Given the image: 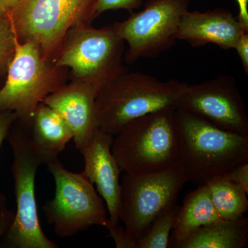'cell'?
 <instances>
[{
  "label": "cell",
  "instance_id": "cell-9",
  "mask_svg": "<svg viewBox=\"0 0 248 248\" xmlns=\"http://www.w3.org/2000/svg\"><path fill=\"white\" fill-rule=\"evenodd\" d=\"M185 183L179 164L159 172H125L121 184L119 218L135 245L156 217L177 203Z\"/></svg>",
  "mask_w": 248,
  "mask_h": 248
},
{
  "label": "cell",
  "instance_id": "cell-17",
  "mask_svg": "<svg viewBox=\"0 0 248 248\" xmlns=\"http://www.w3.org/2000/svg\"><path fill=\"white\" fill-rule=\"evenodd\" d=\"M248 241V218L215 222L202 227L173 248H244Z\"/></svg>",
  "mask_w": 248,
  "mask_h": 248
},
{
  "label": "cell",
  "instance_id": "cell-25",
  "mask_svg": "<svg viewBox=\"0 0 248 248\" xmlns=\"http://www.w3.org/2000/svg\"><path fill=\"white\" fill-rule=\"evenodd\" d=\"M17 120V115L11 110L0 112V147L6 140L10 129Z\"/></svg>",
  "mask_w": 248,
  "mask_h": 248
},
{
  "label": "cell",
  "instance_id": "cell-2",
  "mask_svg": "<svg viewBox=\"0 0 248 248\" xmlns=\"http://www.w3.org/2000/svg\"><path fill=\"white\" fill-rule=\"evenodd\" d=\"M187 84L176 79L161 81L140 72H124L98 90L95 109L99 129L115 136L135 119L176 108Z\"/></svg>",
  "mask_w": 248,
  "mask_h": 248
},
{
  "label": "cell",
  "instance_id": "cell-21",
  "mask_svg": "<svg viewBox=\"0 0 248 248\" xmlns=\"http://www.w3.org/2000/svg\"><path fill=\"white\" fill-rule=\"evenodd\" d=\"M143 0H96L94 9V18L108 11L124 9L132 12L138 9Z\"/></svg>",
  "mask_w": 248,
  "mask_h": 248
},
{
  "label": "cell",
  "instance_id": "cell-7",
  "mask_svg": "<svg viewBox=\"0 0 248 248\" xmlns=\"http://www.w3.org/2000/svg\"><path fill=\"white\" fill-rule=\"evenodd\" d=\"M67 69L46 60L31 42L17 40L14 58L0 87V112L11 110L30 125L36 108L67 83Z\"/></svg>",
  "mask_w": 248,
  "mask_h": 248
},
{
  "label": "cell",
  "instance_id": "cell-5",
  "mask_svg": "<svg viewBox=\"0 0 248 248\" xmlns=\"http://www.w3.org/2000/svg\"><path fill=\"white\" fill-rule=\"evenodd\" d=\"M124 42L111 25L97 29L80 23L67 32L54 64L70 70L71 80L98 89L128 68L124 64Z\"/></svg>",
  "mask_w": 248,
  "mask_h": 248
},
{
  "label": "cell",
  "instance_id": "cell-20",
  "mask_svg": "<svg viewBox=\"0 0 248 248\" xmlns=\"http://www.w3.org/2000/svg\"><path fill=\"white\" fill-rule=\"evenodd\" d=\"M17 40L9 16L0 17V87L4 82L14 58Z\"/></svg>",
  "mask_w": 248,
  "mask_h": 248
},
{
  "label": "cell",
  "instance_id": "cell-4",
  "mask_svg": "<svg viewBox=\"0 0 248 248\" xmlns=\"http://www.w3.org/2000/svg\"><path fill=\"white\" fill-rule=\"evenodd\" d=\"M175 108L164 109L135 119L114 136L112 154L128 173H153L179 163Z\"/></svg>",
  "mask_w": 248,
  "mask_h": 248
},
{
  "label": "cell",
  "instance_id": "cell-11",
  "mask_svg": "<svg viewBox=\"0 0 248 248\" xmlns=\"http://www.w3.org/2000/svg\"><path fill=\"white\" fill-rule=\"evenodd\" d=\"M176 109L200 116L226 131L248 136L246 104L233 76L222 75L187 84Z\"/></svg>",
  "mask_w": 248,
  "mask_h": 248
},
{
  "label": "cell",
  "instance_id": "cell-19",
  "mask_svg": "<svg viewBox=\"0 0 248 248\" xmlns=\"http://www.w3.org/2000/svg\"><path fill=\"white\" fill-rule=\"evenodd\" d=\"M179 208L177 203L174 204L156 217L148 231L137 241L136 248H169Z\"/></svg>",
  "mask_w": 248,
  "mask_h": 248
},
{
  "label": "cell",
  "instance_id": "cell-13",
  "mask_svg": "<svg viewBox=\"0 0 248 248\" xmlns=\"http://www.w3.org/2000/svg\"><path fill=\"white\" fill-rule=\"evenodd\" d=\"M113 138L99 129L81 153L84 160L82 172L96 186L98 194L106 202L110 223L119 224L122 170L111 150Z\"/></svg>",
  "mask_w": 248,
  "mask_h": 248
},
{
  "label": "cell",
  "instance_id": "cell-16",
  "mask_svg": "<svg viewBox=\"0 0 248 248\" xmlns=\"http://www.w3.org/2000/svg\"><path fill=\"white\" fill-rule=\"evenodd\" d=\"M221 220L223 219L214 206L208 187L205 184L199 186L187 194L178 210L169 248H174L199 228Z\"/></svg>",
  "mask_w": 248,
  "mask_h": 248
},
{
  "label": "cell",
  "instance_id": "cell-15",
  "mask_svg": "<svg viewBox=\"0 0 248 248\" xmlns=\"http://www.w3.org/2000/svg\"><path fill=\"white\" fill-rule=\"evenodd\" d=\"M30 136L48 163L58 159L73 139V132L66 121L44 102H41L34 112L30 124Z\"/></svg>",
  "mask_w": 248,
  "mask_h": 248
},
{
  "label": "cell",
  "instance_id": "cell-27",
  "mask_svg": "<svg viewBox=\"0 0 248 248\" xmlns=\"http://www.w3.org/2000/svg\"><path fill=\"white\" fill-rule=\"evenodd\" d=\"M239 7V14L236 16L246 30L248 31V0H236Z\"/></svg>",
  "mask_w": 248,
  "mask_h": 248
},
{
  "label": "cell",
  "instance_id": "cell-12",
  "mask_svg": "<svg viewBox=\"0 0 248 248\" xmlns=\"http://www.w3.org/2000/svg\"><path fill=\"white\" fill-rule=\"evenodd\" d=\"M98 90L92 84L71 80V82L63 84L43 101L66 121L80 153L99 130L95 109Z\"/></svg>",
  "mask_w": 248,
  "mask_h": 248
},
{
  "label": "cell",
  "instance_id": "cell-3",
  "mask_svg": "<svg viewBox=\"0 0 248 248\" xmlns=\"http://www.w3.org/2000/svg\"><path fill=\"white\" fill-rule=\"evenodd\" d=\"M14 155L11 171L16 210L14 223L1 239L2 248H58L44 232L39 219L35 178L39 168L48 161L32 143L30 125L17 120L6 139Z\"/></svg>",
  "mask_w": 248,
  "mask_h": 248
},
{
  "label": "cell",
  "instance_id": "cell-24",
  "mask_svg": "<svg viewBox=\"0 0 248 248\" xmlns=\"http://www.w3.org/2000/svg\"><path fill=\"white\" fill-rule=\"evenodd\" d=\"M223 178L241 186L248 194V162L236 166Z\"/></svg>",
  "mask_w": 248,
  "mask_h": 248
},
{
  "label": "cell",
  "instance_id": "cell-6",
  "mask_svg": "<svg viewBox=\"0 0 248 248\" xmlns=\"http://www.w3.org/2000/svg\"><path fill=\"white\" fill-rule=\"evenodd\" d=\"M96 0H20L9 16L18 41L31 42L54 62L67 32L94 20Z\"/></svg>",
  "mask_w": 248,
  "mask_h": 248
},
{
  "label": "cell",
  "instance_id": "cell-1",
  "mask_svg": "<svg viewBox=\"0 0 248 248\" xmlns=\"http://www.w3.org/2000/svg\"><path fill=\"white\" fill-rule=\"evenodd\" d=\"M179 164L186 182L205 185L248 162V136L226 131L200 116L174 110Z\"/></svg>",
  "mask_w": 248,
  "mask_h": 248
},
{
  "label": "cell",
  "instance_id": "cell-28",
  "mask_svg": "<svg viewBox=\"0 0 248 248\" xmlns=\"http://www.w3.org/2000/svg\"><path fill=\"white\" fill-rule=\"evenodd\" d=\"M20 0H0V17L8 16Z\"/></svg>",
  "mask_w": 248,
  "mask_h": 248
},
{
  "label": "cell",
  "instance_id": "cell-10",
  "mask_svg": "<svg viewBox=\"0 0 248 248\" xmlns=\"http://www.w3.org/2000/svg\"><path fill=\"white\" fill-rule=\"evenodd\" d=\"M190 4V0H149L140 12L111 24L116 35L128 45L125 63L157 58L174 46L179 23Z\"/></svg>",
  "mask_w": 248,
  "mask_h": 248
},
{
  "label": "cell",
  "instance_id": "cell-18",
  "mask_svg": "<svg viewBox=\"0 0 248 248\" xmlns=\"http://www.w3.org/2000/svg\"><path fill=\"white\" fill-rule=\"evenodd\" d=\"M205 185L214 206L222 219H239L247 213L248 194L241 186L223 177L211 181Z\"/></svg>",
  "mask_w": 248,
  "mask_h": 248
},
{
  "label": "cell",
  "instance_id": "cell-22",
  "mask_svg": "<svg viewBox=\"0 0 248 248\" xmlns=\"http://www.w3.org/2000/svg\"><path fill=\"white\" fill-rule=\"evenodd\" d=\"M15 211L8 206L6 196L0 191V243L14 223Z\"/></svg>",
  "mask_w": 248,
  "mask_h": 248
},
{
  "label": "cell",
  "instance_id": "cell-14",
  "mask_svg": "<svg viewBox=\"0 0 248 248\" xmlns=\"http://www.w3.org/2000/svg\"><path fill=\"white\" fill-rule=\"evenodd\" d=\"M244 32H248L229 11L216 9L210 11H187L183 15L177 40L185 41L192 47L213 44L224 50L234 49Z\"/></svg>",
  "mask_w": 248,
  "mask_h": 248
},
{
  "label": "cell",
  "instance_id": "cell-8",
  "mask_svg": "<svg viewBox=\"0 0 248 248\" xmlns=\"http://www.w3.org/2000/svg\"><path fill=\"white\" fill-rule=\"evenodd\" d=\"M47 166L55 181V191L53 200L46 202L42 210L55 235L67 238L93 226L106 228L109 222L107 209L84 173L68 170L58 158Z\"/></svg>",
  "mask_w": 248,
  "mask_h": 248
},
{
  "label": "cell",
  "instance_id": "cell-26",
  "mask_svg": "<svg viewBox=\"0 0 248 248\" xmlns=\"http://www.w3.org/2000/svg\"><path fill=\"white\" fill-rule=\"evenodd\" d=\"M234 49L239 55L245 73L248 75V32L240 36Z\"/></svg>",
  "mask_w": 248,
  "mask_h": 248
},
{
  "label": "cell",
  "instance_id": "cell-23",
  "mask_svg": "<svg viewBox=\"0 0 248 248\" xmlns=\"http://www.w3.org/2000/svg\"><path fill=\"white\" fill-rule=\"evenodd\" d=\"M117 248H136V245L128 237L125 229L119 224L111 223L110 220L106 226Z\"/></svg>",
  "mask_w": 248,
  "mask_h": 248
}]
</instances>
